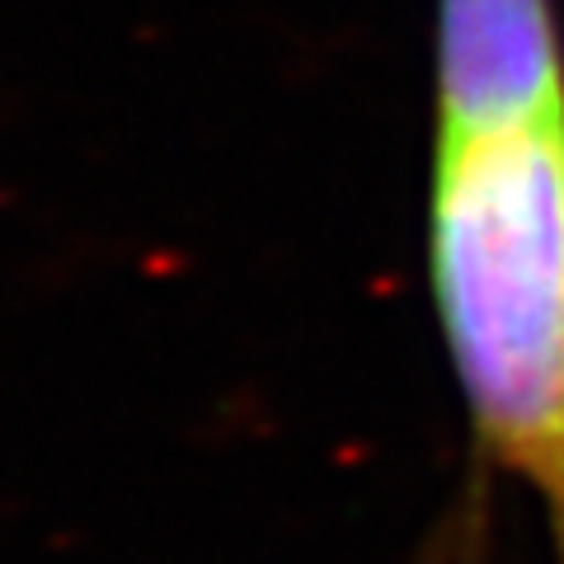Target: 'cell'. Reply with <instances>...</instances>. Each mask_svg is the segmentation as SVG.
Masks as SVG:
<instances>
[{"instance_id": "cell-1", "label": "cell", "mask_w": 564, "mask_h": 564, "mask_svg": "<svg viewBox=\"0 0 564 564\" xmlns=\"http://www.w3.org/2000/svg\"><path fill=\"white\" fill-rule=\"evenodd\" d=\"M423 273L475 462L564 564V118L429 141Z\"/></svg>"}, {"instance_id": "cell-2", "label": "cell", "mask_w": 564, "mask_h": 564, "mask_svg": "<svg viewBox=\"0 0 564 564\" xmlns=\"http://www.w3.org/2000/svg\"><path fill=\"white\" fill-rule=\"evenodd\" d=\"M564 118L560 0H433V137Z\"/></svg>"}]
</instances>
